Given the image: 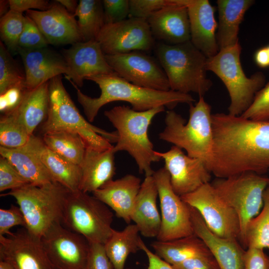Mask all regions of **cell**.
I'll list each match as a JSON object with an SVG mask.
<instances>
[{"instance_id": "obj_1", "label": "cell", "mask_w": 269, "mask_h": 269, "mask_svg": "<svg viewBox=\"0 0 269 269\" xmlns=\"http://www.w3.org/2000/svg\"><path fill=\"white\" fill-rule=\"evenodd\" d=\"M213 144L206 163L218 178L269 171V120L212 115Z\"/></svg>"}, {"instance_id": "obj_2", "label": "cell", "mask_w": 269, "mask_h": 269, "mask_svg": "<svg viewBox=\"0 0 269 269\" xmlns=\"http://www.w3.org/2000/svg\"><path fill=\"white\" fill-rule=\"evenodd\" d=\"M86 80L98 85L101 90L98 97L92 98L85 95L73 82H70L76 89L77 100L89 122L95 120L102 107L113 102H127L133 110L145 111L159 107L172 110L179 104L190 105L195 101L190 94L172 90L157 91L136 86L115 72L92 76Z\"/></svg>"}, {"instance_id": "obj_3", "label": "cell", "mask_w": 269, "mask_h": 269, "mask_svg": "<svg viewBox=\"0 0 269 269\" xmlns=\"http://www.w3.org/2000/svg\"><path fill=\"white\" fill-rule=\"evenodd\" d=\"M159 107L145 111H136L125 105L105 111L104 115L116 129L118 135L115 153L125 151L134 160L138 171L145 176H151V165L161 158L155 154L153 145L149 138L148 130L152 119L164 111Z\"/></svg>"}, {"instance_id": "obj_4", "label": "cell", "mask_w": 269, "mask_h": 269, "mask_svg": "<svg viewBox=\"0 0 269 269\" xmlns=\"http://www.w3.org/2000/svg\"><path fill=\"white\" fill-rule=\"evenodd\" d=\"M49 107L47 117L41 127L47 132L65 130L79 134L87 148L105 150L116 143V131L109 132L88 122L81 115L66 90L61 75L49 81Z\"/></svg>"}, {"instance_id": "obj_5", "label": "cell", "mask_w": 269, "mask_h": 269, "mask_svg": "<svg viewBox=\"0 0 269 269\" xmlns=\"http://www.w3.org/2000/svg\"><path fill=\"white\" fill-rule=\"evenodd\" d=\"M188 121L172 110L166 111L165 128L159 138L185 150L192 157L203 160L206 165L212 150L213 131L211 108L204 97L189 105Z\"/></svg>"}, {"instance_id": "obj_6", "label": "cell", "mask_w": 269, "mask_h": 269, "mask_svg": "<svg viewBox=\"0 0 269 269\" xmlns=\"http://www.w3.org/2000/svg\"><path fill=\"white\" fill-rule=\"evenodd\" d=\"M155 52L170 90L204 97L212 87L206 74L208 58L191 41L173 45L161 42Z\"/></svg>"}, {"instance_id": "obj_7", "label": "cell", "mask_w": 269, "mask_h": 269, "mask_svg": "<svg viewBox=\"0 0 269 269\" xmlns=\"http://www.w3.org/2000/svg\"><path fill=\"white\" fill-rule=\"evenodd\" d=\"M70 191L57 182L28 183L1 194L16 200L24 216L25 229L41 238L54 224L61 222L66 200Z\"/></svg>"}, {"instance_id": "obj_8", "label": "cell", "mask_w": 269, "mask_h": 269, "mask_svg": "<svg viewBox=\"0 0 269 269\" xmlns=\"http://www.w3.org/2000/svg\"><path fill=\"white\" fill-rule=\"evenodd\" d=\"M240 43L220 49L208 58L206 69L214 73L226 87L230 99L229 114L241 116L251 106L257 93L265 85L266 77L262 72L247 77L242 68Z\"/></svg>"}, {"instance_id": "obj_9", "label": "cell", "mask_w": 269, "mask_h": 269, "mask_svg": "<svg viewBox=\"0 0 269 269\" xmlns=\"http://www.w3.org/2000/svg\"><path fill=\"white\" fill-rule=\"evenodd\" d=\"M114 214L94 196L80 190L69 193L61 223L89 242L104 245L112 234Z\"/></svg>"}, {"instance_id": "obj_10", "label": "cell", "mask_w": 269, "mask_h": 269, "mask_svg": "<svg viewBox=\"0 0 269 269\" xmlns=\"http://www.w3.org/2000/svg\"><path fill=\"white\" fill-rule=\"evenodd\" d=\"M219 196L237 213L240 222L239 242L243 239L249 221L258 215L263 206V194L269 178L255 173H245L211 183Z\"/></svg>"}, {"instance_id": "obj_11", "label": "cell", "mask_w": 269, "mask_h": 269, "mask_svg": "<svg viewBox=\"0 0 269 269\" xmlns=\"http://www.w3.org/2000/svg\"><path fill=\"white\" fill-rule=\"evenodd\" d=\"M160 203L161 227L157 241H169L194 235L190 206L173 190L170 175L163 167L152 175Z\"/></svg>"}, {"instance_id": "obj_12", "label": "cell", "mask_w": 269, "mask_h": 269, "mask_svg": "<svg viewBox=\"0 0 269 269\" xmlns=\"http://www.w3.org/2000/svg\"><path fill=\"white\" fill-rule=\"evenodd\" d=\"M180 197L199 212L207 226L214 233L222 238L239 240L241 225L239 217L219 196L211 183H207Z\"/></svg>"}, {"instance_id": "obj_13", "label": "cell", "mask_w": 269, "mask_h": 269, "mask_svg": "<svg viewBox=\"0 0 269 269\" xmlns=\"http://www.w3.org/2000/svg\"><path fill=\"white\" fill-rule=\"evenodd\" d=\"M40 240L52 269H84L89 243L83 236L59 222L52 225Z\"/></svg>"}, {"instance_id": "obj_14", "label": "cell", "mask_w": 269, "mask_h": 269, "mask_svg": "<svg viewBox=\"0 0 269 269\" xmlns=\"http://www.w3.org/2000/svg\"><path fill=\"white\" fill-rule=\"evenodd\" d=\"M154 39L147 20L134 17L105 24L96 38L105 55L149 50Z\"/></svg>"}, {"instance_id": "obj_15", "label": "cell", "mask_w": 269, "mask_h": 269, "mask_svg": "<svg viewBox=\"0 0 269 269\" xmlns=\"http://www.w3.org/2000/svg\"><path fill=\"white\" fill-rule=\"evenodd\" d=\"M105 56L114 72L127 81L149 89L170 90L162 67L148 55L135 51Z\"/></svg>"}, {"instance_id": "obj_16", "label": "cell", "mask_w": 269, "mask_h": 269, "mask_svg": "<svg viewBox=\"0 0 269 269\" xmlns=\"http://www.w3.org/2000/svg\"><path fill=\"white\" fill-rule=\"evenodd\" d=\"M164 161L172 188L179 196L191 193L203 185L210 182L211 172L205 162L184 153L175 145L165 152L155 151Z\"/></svg>"}, {"instance_id": "obj_17", "label": "cell", "mask_w": 269, "mask_h": 269, "mask_svg": "<svg viewBox=\"0 0 269 269\" xmlns=\"http://www.w3.org/2000/svg\"><path fill=\"white\" fill-rule=\"evenodd\" d=\"M0 260L15 269H52L40 238L24 228L10 235L0 236Z\"/></svg>"}, {"instance_id": "obj_18", "label": "cell", "mask_w": 269, "mask_h": 269, "mask_svg": "<svg viewBox=\"0 0 269 269\" xmlns=\"http://www.w3.org/2000/svg\"><path fill=\"white\" fill-rule=\"evenodd\" d=\"M62 53L68 68L65 77L77 87H82L89 77L114 72L96 40L76 42Z\"/></svg>"}, {"instance_id": "obj_19", "label": "cell", "mask_w": 269, "mask_h": 269, "mask_svg": "<svg viewBox=\"0 0 269 269\" xmlns=\"http://www.w3.org/2000/svg\"><path fill=\"white\" fill-rule=\"evenodd\" d=\"M26 15L35 22L48 44L82 41L75 16L55 0L45 10H29Z\"/></svg>"}, {"instance_id": "obj_20", "label": "cell", "mask_w": 269, "mask_h": 269, "mask_svg": "<svg viewBox=\"0 0 269 269\" xmlns=\"http://www.w3.org/2000/svg\"><path fill=\"white\" fill-rule=\"evenodd\" d=\"M189 2L182 0L153 13L146 19L154 38L172 45L190 41Z\"/></svg>"}, {"instance_id": "obj_21", "label": "cell", "mask_w": 269, "mask_h": 269, "mask_svg": "<svg viewBox=\"0 0 269 269\" xmlns=\"http://www.w3.org/2000/svg\"><path fill=\"white\" fill-rule=\"evenodd\" d=\"M44 147L42 138L33 134L20 147L8 148L0 146V154L29 183L40 185L55 182L41 159Z\"/></svg>"}, {"instance_id": "obj_22", "label": "cell", "mask_w": 269, "mask_h": 269, "mask_svg": "<svg viewBox=\"0 0 269 269\" xmlns=\"http://www.w3.org/2000/svg\"><path fill=\"white\" fill-rule=\"evenodd\" d=\"M189 206L194 234L204 242L221 269H243L246 250L239 241L236 238H222L214 233L199 212Z\"/></svg>"}, {"instance_id": "obj_23", "label": "cell", "mask_w": 269, "mask_h": 269, "mask_svg": "<svg viewBox=\"0 0 269 269\" xmlns=\"http://www.w3.org/2000/svg\"><path fill=\"white\" fill-rule=\"evenodd\" d=\"M24 67L25 87L34 89L53 78L68 73L63 57L47 47L37 49L18 48Z\"/></svg>"}, {"instance_id": "obj_24", "label": "cell", "mask_w": 269, "mask_h": 269, "mask_svg": "<svg viewBox=\"0 0 269 269\" xmlns=\"http://www.w3.org/2000/svg\"><path fill=\"white\" fill-rule=\"evenodd\" d=\"M187 8L191 42L207 58L215 56L219 51L215 8L208 0H189Z\"/></svg>"}, {"instance_id": "obj_25", "label": "cell", "mask_w": 269, "mask_h": 269, "mask_svg": "<svg viewBox=\"0 0 269 269\" xmlns=\"http://www.w3.org/2000/svg\"><path fill=\"white\" fill-rule=\"evenodd\" d=\"M141 184L139 178L129 174L109 181L92 193L113 210L117 217L130 224Z\"/></svg>"}, {"instance_id": "obj_26", "label": "cell", "mask_w": 269, "mask_h": 269, "mask_svg": "<svg viewBox=\"0 0 269 269\" xmlns=\"http://www.w3.org/2000/svg\"><path fill=\"white\" fill-rule=\"evenodd\" d=\"M158 193L152 175L145 176L136 198L131 220L145 237H156L161 227V215L157 206Z\"/></svg>"}, {"instance_id": "obj_27", "label": "cell", "mask_w": 269, "mask_h": 269, "mask_svg": "<svg viewBox=\"0 0 269 269\" xmlns=\"http://www.w3.org/2000/svg\"><path fill=\"white\" fill-rule=\"evenodd\" d=\"M113 148L98 150L86 148L80 165L81 178L79 190L93 193L113 179L116 173V153Z\"/></svg>"}, {"instance_id": "obj_28", "label": "cell", "mask_w": 269, "mask_h": 269, "mask_svg": "<svg viewBox=\"0 0 269 269\" xmlns=\"http://www.w3.org/2000/svg\"><path fill=\"white\" fill-rule=\"evenodd\" d=\"M216 39L220 49L239 43L240 26L253 0H218Z\"/></svg>"}, {"instance_id": "obj_29", "label": "cell", "mask_w": 269, "mask_h": 269, "mask_svg": "<svg viewBox=\"0 0 269 269\" xmlns=\"http://www.w3.org/2000/svg\"><path fill=\"white\" fill-rule=\"evenodd\" d=\"M49 107V81L37 87L26 89L17 107L12 112L25 127L30 135L47 118Z\"/></svg>"}, {"instance_id": "obj_30", "label": "cell", "mask_w": 269, "mask_h": 269, "mask_svg": "<svg viewBox=\"0 0 269 269\" xmlns=\"http://www.w3.org/2000/svg\"><path fill=\"white\" fill-rule=\"evenodd\" d=\"M151 246L156 255L171 266L211 253L204 242L195 234L169 241L157 240Z\"/></svg>"}, {"instance_id": "obj_31", "label": "cell", "mask_w": 269, "mask_h": 269, "mask_svg": "<svg viewBox=\"0 0 269 269\" xmlns=\"http://www.w3.org/2000/svg\"><path fill=\"white\" fill-rule=\"evenodd\" d=\"M141 239L139 230L134 224H129L121 231L113 230L104 247L114 269H125L128 256L141 250Z\"/></svg>"}, {"instance_id": "obj_32", "label": "cell", "mask_w": 269, "mask_h": 269, "mask_svg": "<svg viewBox=\"0 0 269 269\" xmlns=\"http://www.w3.org/2000/svg\"><path fill=\"white\" fill-rule=\"evenodd\" d=\"M45 146L69 161L80 165L86 150V145L77 133L59 130L43 134Z\"/></svg>"}, {"instance_id": "obj_33", "label": "cell", "mask_w": 269, "mask_h": 269, "mask_svg": "<svg viewBox=\"0 0 269 269\" xmlns=\"http://www.w3.org/2000/svg\"><path fill=\"white\" fill-rule=\"evenodd\" d=\"M41 157L55 182L61 184L71 192L79 190L81 178L80 165L52 151L45 145Z\"/></svg>"}, {"instance_id": "obj_34", "label": "cell", "mask_w": 269, "mask_h": 269, "mask_svg": "<svg viewBox=\"0 0 269 269\" xmlns=\"http://www.w3.org/2000/svg\"><path fill=\"white\" fill-rule=\"evenodd\" d=\"M74 15L82 41L96 40L105 24L102 0H80Z\"/></svg>"}, {"instance_id": "obj_35", "label": "cell", "mask_w": 269, "mask_h": 269, "mask_svg": "<svg viewBox=\"0 0 269 269\" xmlns=\"http://www.w3.org/2000/svg\"><path fill=\"white\" fill-rule=\"evenodd\" d=\"M264 204L259 214L246 227L241 245L244 248L269 249V186L263 194Z\"/></svg>"}, {"instance_id": "obj_36", "label": "cell", "mask_w": 269, "mask_h": 269, "mask_svg": "<svg viewBox=\"0 0 269 269\" xmlns=\"http://www.w3.org/2000/svg\"><path fill=\"white\" fill-rule=\"evenodd\" d=\"M31 135L25 127L12 113L3 114L0 120V146L14 148L24 145Z\"/></svg>"}, {"instance_id": "obj_37", "label": "cell", "mask_w": 269, "mask_h": 269, "mask_svg": "<svg viewBox=\"0 0 269 269\" xmlns=\"http://www.w3.org/2000/svg\"><path fill=\"white\" fill-rule=\"evenodd\" d=\"M25 74L11 56L4 44L0 42V95L8 89L25 87Z\"/></svg>"}, {"instance_id": "obj_38", "label": "cell", "mask_w": 269, "mask_h": 269, "mask_svg": "<svg viewBox=\"0 0 269 269\" xmlns=\"http://www.w3.org/2000/svg\"><path fill=\"white\" fill-rule=\"evenodd\" d=\"M25 16L9 9L0 20L1 41L9 51H17L20 36L23 31Z\"/></svg>"}, {"instance_id": "obj_39", "label": "cell", "mask_w": 269, "mask_h": 269, "mask_svg": "<svg viewBox=\"0 0 269 269\" xmlns=\"http://www.w3.org/2000/svg\"><path fill=\"white\" fill-rule=\"evenodd\" d=\"M48 45L35 22L26 15L23 29L18 40V48L37 49L47 47Z\"/></svg>"}, {"instance_id": "obj_40", "label": "cell", "mask_w": 269, "mask_h": 269, "mask_svg": "<svg viewBox=\"0 0 269 269\" xmlns=\"http://www.w3.org/2000/svg\"><path fill=\"white\" fill-rule=\"evenodd\" d=\"M182 0H129V17L147 19L153 13Z\"/></svg>"}, {"instance_id": "obj_41", "label": "cell", "mask_w": 269, "mask_h": 269, "mask_svg": "<svg viewBox=\"0 0 269 269\" xmlns=\"http://www.w3.org/2000/svg\"><path fill=\"white\" fill-rule=\"evenodd\" d=\"M241 116L255 121L269 120V82L257 93L251 106Z\"/></svg>"}, {"instance_id": "obj_42", "label": "cell", "mask_w": 269, "mask_h": 269, "mask_svg": "<svg viewBox=\"0 0 269 269\" xmlns=\"http://www.w3.org/2000/svg\"><path fill=\"white\" fill-rule=\"evenodd\" d=\"M30 183L4 157L0 158V191L17 189Z\"/></svg>"}, {"instance_id": "obj_43", "label": "cell", "mask_w": 269, "mask_h": 269, "mask_svg": "<svg viewBox=\"0 0 269 269\" xmlns=\"http://www.w3.org/2000/svg\"><path fill=\"white\" fill-rule=\"evenodd\" d=\"M105 24L114 23L129 17V0H102Z\"/></svg>"}, {"instance_id": "obj_44", "label": "cell", "mask_w": 269, "mask_h": 269, "mask_svg": "<svg viewBox=\"0 0 269 269\" xmlns=\"http://www.w3.org/2000/svg\"><path fill=\"white\" fill-rule=\"evenodd\" d=\"M26 228L24 216L19 206L11 205L9 209H0V236L11 234L10 230L15 226Z\"/></svg>"}, {"instance_id": "obj_45", "label": "cell", "mask_w": 269, "mask_h": 269, "mask_svg": "<svg viewBox=\"0 0 269 269\" xmlns=\"http://www.w3.org/2000/svg\"><path fill=\"white\" fill-rule=\"evenodd\" d=\"M89 243V251L84 269H114L109 259L104 245Z\"/></svg>"}, {"instance_id": "obj_46", "label": "cell", "mask_w": 269, "mask_h": 269, "mask_svg": "<svg viewBox=\"0 0 269 269\" xmlns=\"http://www.w3.org/2000/svg\"><path fill=\"white\" fill-rule=\"evenodd\" d=\"M26 89L24 87H13L0 95L1 113L6 114L15 110L20 104Z\"/></svg>"}, {"instance_id": "obj_47", "label": "cell", "mask_w": 269, "mask_h": 269, "mask_svg": "<svg viewBox=\"0 0 269 269\" xmlns=\"http://www.w3.org/2000/svg\"><path fill=\"white\" fill-rule=\"evenodd\" d=\"M172 267L174 269H221L211 253L187 260Z\"/></svg>"}, {"instance_id": "obj_48", "label": "cell", "mask_w": 269, "mask_h": 269, "mask_svg": "<svg viewBox=\"0 0 269 269\" xmlns=\"http://www.w3.org/2000/svg\"><path fill=\"white\" fill-rule=\"evenodd\" d=\"M243 269H269V256L264 250L248 248L245 254Z\"/></svg>"}, {"instance_id": "obj_49", "label": "cell", "mask_w": 269, "mask_h": 269, "mask_svg": "<svg viewBox=\"0 0 269 269\" xmlns=\"http://www.w3.org/2000/svg\"><path fill=\"white\" fill-rule=\"evenodd\" d=\"M8 2L9 9L20 13L32 9L45 10L50 6L48 1L45 0H8Z\"/></svg>"}, {"instance_id": "obj_50", "label": "cell", "mask_w": 269, "mask_h": 269, "mask_svg": "<svg viewBox=\"0 0 269 269\" xmlns=\"http://www.w3.org/2000/svg\"><path fill=\"white\" fill-rule=\"evenodd\" d=\"M140 247L146 255L148 265L146 269H174L172 266L158 257L151 252L145 245L142 239L140 241Z\"/></svg>"}, {"instance_id": "obj_51", "label": "cell", "mask_w": 269, "mask_h": 269, "mask_svg": "<svg viewBox=\"0 0 269 269\" xmlns=\"http://www.w3.org/2000/svg\"><path fill=\"white\" fill-rule=\"evenodd\" d=\"M256 64L260 68H265L269 67V53L267 46L258 49L254 55Z\"/></svg>"}, {"instance_id": "obj_52", "label": "cell", "mask_w": 269, "mask_h": 269, "mask_svg": "<svg viewBox=\"0 0 269 269\" xmlns=\"http://www.w3.org/2000/svg\"><path fill=\"white\" fill-rule=\"evenodd\" d=\"M62 5L69 12L74 14L79 2L76 0H55Z\"/></svg>"}, {"instance_id": "obj_53", "label": "cell", "mask_w": 269, "mask_h": 269, "mask_svg": "<svg viewBox=\"0 0 269 269\" xmlns=\"http://www.w3.org/2000/svg\"><path fill=\"white\" fill-rule=\"evenodd\" d=\"M8 7L9 8L8 0H0V14L1 17L4 15L8 11H7Z\"/></svg>"}, {"instance_id": "obj_54", "label": "cell", "mask_w": 269, "mask_h": 269, "mask_svg": "<svg viewBox=\"0 0 269 269\" xmlns=\"http://www.w3.org/2000/svg\"><path fill=\"white\" fill-rule=\"evenodd\" d=\"M0 269H15L8 263L0 260Z\"/></svg>"}, {"instance_id": "obj_55", "label": "cell", "mask_w": 269, "mask_h": 269, "mask_svg": "<svg viewBox=\"0 0 269 269\" xmlns=\"http://www.w3.org/2000/svg\"><path fill=\"white\" fill-rule=\"evenodd\" d=\"M267 47L268 52H269V45H267Z\"/></svg>"}, {"instance_id": "obj_56", "label": "cell", "mask_w": 269, "mask_h": 269, "mask_svg": "<svg viewBox=\"0 0 269 269\" xmlns=\"http://www.w3.org/2000/svg\"><path fill=\"white\" fill-rule=\"evenodd\" d=\"M268 178H269V185L268 186H269V177H268Z\"/></svg>"}, {"instance_id": "obj_57", "label": "cell", "mask_w": 269, "mask_h": 269, "mask_svg": "<svg viewBox=\"0 0 269 269\" xmlns=\"http://www.w3.org/2000/svg\"><path fill=\"white\" fill-rule=\"evenodd\" d=\"M126 269H131V268H127Z\"/></svg>"}]
</instances>
